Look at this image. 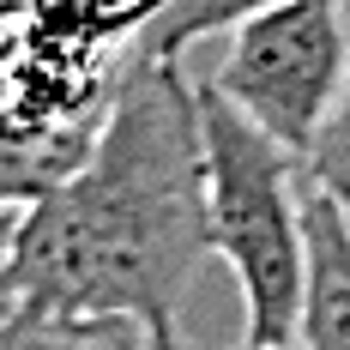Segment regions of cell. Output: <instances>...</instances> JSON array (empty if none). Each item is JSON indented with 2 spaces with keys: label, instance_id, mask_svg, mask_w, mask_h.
<instances>
[{
  "label": "cell",
  "instance_id": "ba28073f",
  "mask_svg": "<svg viewBox=\"0 0 350 350\" xmlns=\"http://www.w3.org/2000/svg\"><path fill=\"white\" fill-rule=\"evenodd\" d=\"M12 224H18V217H0V284H6V254H12Z\"/></svg>",
  "mask_w": 350,
  "mask_h": 350
},
{
  "label": "cell",
  "instance_id": "3957f363",
  "mask_svg": "<svg viewBox=\"0 0 350 350\" xmlns=\"http://www.w3.org/2000/svg\"><path fill=\"white\" fill-rule=\"evenodd\" d=\"M350 72L345 0H266L230 25L211 85L284 151L308 157Z\"/></svg>",
  "mask_w": 350,
  "mask_h": 350
},
{
  "label": "cell",
  "instance_id": "30bf717a",
  "mask_svg": "<svg viewBox=\"0 0 350 350\" xmlns=\"http://www.w3.org/2000/svg\"><path fill=\"white\" fill-rule=\"evenodd\" d=\"M6 25H12V0H0V31H6Z\"/></svg>",
  "mask_w": 350,
  "mask_h": 350
},
{
  "label": "cell",
  "instance_id": "277c9868",
  "mask_svg": "<svg viewBox=\"0 0 350 350\" xmlns=\"http://www.w3.org/2000/svg\"><path fill=\"white\" fill-rule=\"evenodd\" d=\"M296 345L302 350H350V224L314 181H302V308H296Z\"/></svg>",
  "mask_w": 350,
  "mask_h": 350
},
{
  "label": "cell",
  "instance_id": "7a4b0ae2",
  "mask_svg": "<svg viewBox=\"0 0 350 350\" xmlns=\"http://www.w3.org/2000/svg\"><path fill=\"white\" fill-rule=\"evenodd\" d=\"M211 254L242 296V345H296L302 308V157L247 121L217 85H200Z\"/></svg>",
  "mask_w": 350,
  "mask_h": 350
},
{
  "label": "cell",
  "instance_id": "5b68a950",
  "mask_svg": "<svg viewBox=\"0 0 350 350\" xmlns=\"http://www.w3.org/2000/svg\"><path fill=\"white\" fill-rule=\"evenodd\" d=\"M103 121H72V127H49L18 109L0 103V217H18L36 206L42 193H55L97 139Z\"/></svg>",
  "mask_w": 350,
  "mask_h": 350
},
{
  "label": "cell",
  "instance_id": "9c48e42d",
  "mask_svg": "<svg viewBox=\"0 0 350 350\" xmlns=\"http://www.w3.org/2000/svg\"><path fill=\"white\" fill-rule=\"evenodd\" d=\"M0 103H6V31H0Z\"/></svg>",
  "mask_w": 350,
  "mask_h": 350
},
{
  "label": "cell",
  "instance_id": "6da1fadb",
  "mask_svg": "<svg viewBox=\"0 0 350 350\" xmlns=\"http://www.w3.org/2000/svg\"><path fill=\"white\" fill-rule=\"evenodd\" d=\"M211 254L200 85L175 55H133L85 163L18 211L0 350L181 345V296Z\"/></svg>",
  "mask_w": 350,
  "mask_h": 350
},
{
  "label": "cell",
  "instance_id": "52a82bcc",
  "mask_svg": "<svg viewBox=\"0 0 350 350\" xmlns=\"http://www.w3.org/2000/svg\"><path fill=\"white\" fill-rule=\"evenodd\" d=\"M302 170H308V181L345 211V224H350V72H345V91H338V103L326 115V127H320V139L302 157Z\"/></svg>",
  "mask_w": 350,
  "mask_h": 350
},
{
  "label": "cell",
  "instance_id": "8992f818",
  "mask_svg": "<svg viewBox=\"0 0 350 350\" xmlns=\"http://www.w3.org/2000/svg\"><path fill=\"white\" fill-rule=\"evenodd\" d=\"M266 6V0H157L151 25L139 31L133 55H181L193 36H211V31H230L242 12Z\"/></svg>",
  "mask_w": 350,
  "mask_h": 350
}]
</instances>
